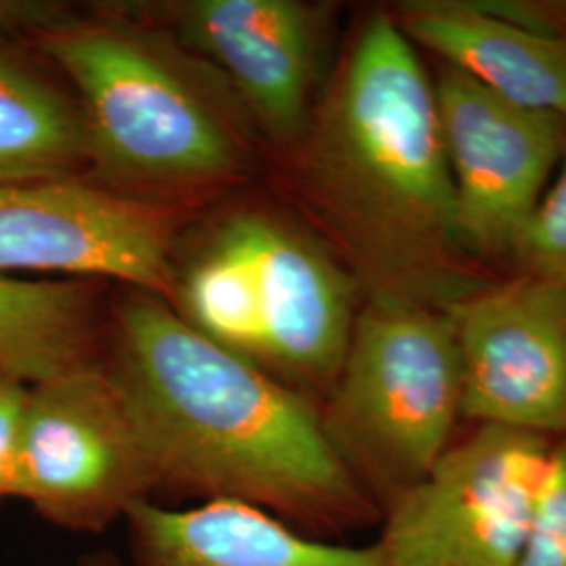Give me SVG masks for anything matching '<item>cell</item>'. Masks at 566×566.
I'll return each mask as SVG.
<instances>
[{"instance_id":"obj_15","label":"cell","mask_w":566,"mask_h":566,"mask_svg":"<svg viewBox=\"0 0 566 566\" xmlns=\"http://www.w3.org/2000/svg\"><path fill=\"white\" fill-rule=\"evenodd\" d=\"M91 364V301L72 280L0 273V369L39 385Z\"/></svg>"},{"instance_id":"obj_19","label":"cell","mask_w":566,"mask_h":566,"mask_svg":"<svg viewBox=\"0 0 566 566\" xmlns=\"http://www.w3.org/2000/svg\"><path fill=\"white\" fill-rule=\"evenodd\" d=\"M30 385L0 369V502L11 497L21 418Z\"/></svg>"},{"instance_id":"obj_9","label":"cell","mask_w":566,"mask_h":566,"mask_svg":"<svg viewBox=\"0 0 566 566\" xmlns=\"http://www.w3.org/2000/svg\"><path fill=\"white\" fill-rule=\"evenodd\" d=\"M250 263L259 346L252 364L313 401L329 395L357 319L359 285L327 248L263 212L223 224Z\"/></svg>"},{"instance_id":"obj_6","label":"cell","mask_w":566,"mask_h":566,"mask_svg":"<svg viewBox=\"0 0 566 566\" xmlns=\"http://www.w3.org/2000/svg\"><path fill=\"white\" fill-rule=\"evenodd\" d=\"M158 486L107 371L88 364L30 385L11 497L70 531H102Z\"/></svg>"},{"instance_id":"obj_11","label":"cell","mask_w":566,"mask_h":566,"mask_svg":"<svg viewBox=\"0 0 566 566\" xmlns=\"http://www.w3.org/2000/svg\"><path fill=\"white\" fill-rule=\"evenodd\" d=\"M182 36L214 63L275 142H301L311 120L324 21L298 0H189Z\"/></svg>"},{"instance_id":"obj_16","label":"cell","mask_w":566,"mask_h":566,"mask_svg":"<svg viewBox=\"0 0 566 566\" xmlns=\"http://www.w3.org/2000/svg\"><path fill=\"white\" fill-rule=\"evenodd\" d=\"M185 306L200 334L254 361L259 346L256 285L240 243L221 227L185 282Z\"/></svg>"},{"instance_id":"obj_10","label":"cell","mask_w":566,"mask_h":566,"mask_svg":"<svg viewBox=\"0 0 566 566\" xmlns=\"http://www.w3.org/2000/svg\"><path fill=\"white\" fill-rule=\"evenodd\" d=\"M172 221L163 208L76 179L0 185V273L116 277L168 292Z\"/></svg>"},{"instance_id":"obj_20","label":"cell","mask_w":566,"mask_h":566,"mask_svg":"<svg viewBox=\"0 0 566 566\" xmlns=\"http://www.w3.org/2000/svg\"><path fill=\"white\" fill-rule=\"evenodd\" d=\"M82 566H122L116 556L112 554H93L88 556Z\"/></svg>"},{"instance_id":"obj_3","label":"cell","mask_w":566,"mask_h":566,"mask_svg":"<svg viewBox=\"0 0 566 566\" xmlns=\"http://www.w3.org/2000/svg\"><path fill=\"white\" fill-rule=\"evenodd\" d=\"M78 93L91 160L145 189L224 181L242 170V133L191 61L142 25L60 21L36 32Z\"/></svg>"},{"instance_id":"obj_4","label":"cell","mask_w":566,"mask_h":566,"mask_svg":"<svg viewBox=\"0 0 566 566\" xmlns=\"http://www.w3.org/2000/svg\"><path fill=\"white\" fill-rule=\"evenodd\" d=\"M319 413L329 446L382 516L424 481L462 418L451 311L365 303Z\"/></svg>"},{"instance_id":"obj_17","label":"cell","mask_w":566,"mask_h":566,"mask_svg":"<svg viewBox=\"0 0 566 566\" xmlns=\"http://www.w3.org/2000/svg\"><path fill=\"white\" fill-rule=\"evenodd\" d=\"M510 261L521 275L566 283V147L558 175L526 219Z\"/></svg>"},{"instance_id":"obj_13","label":"cell","mask_w":566,"mask_h":566,"mask_svg":"<svg viewBox=\"0 0 566 566\" xmlns=\"http://www.w3.org/2000/svg\"><path fill=\"white\" fill-rule=\"evenodd\" d=\"M135 566H382L378 547L329 546L242 502L126 512Z\"/></svg>"},{"instance_id":"obj_5","label":"cell","mask_w":566,"mask_h":566,"mask_svg":"<svg viewBox=\"0 0 566 566\" xmlns=\"http://www.w3.org/2000/svg\"><path fill=\"white\" fill-rule=\"evenodd\" d=\"M556 439L479 424L382 514V566H516Z\"/></svg>"},{"instance_id":"obj_2","label":"cell","mask_w":566,"mask_h":566,"mask_svg":"<svg viewBox=\"0 0 566 566\" xmlns=\"http://www.w3.org/2000/svg\"><path fill=\"white\" fill-rule=\"evenodd\" d=\"M105 371L158 486L261 507L315 535L382 518L329 446L317 405L156 298L122 306Z\"/></svg>"},{"instance_id":"obj_1","label":"cell","mask_w":566,"mask_h":566,"mask_svg":"<svg viewBox=\"0 0 566 566\" xmlns=\"http://www.w3.org/2000/svg\"><path fill=\"white\" fill-rule=\"evenodd\" d=\"M301 143L306 198L367 303L451 311L489 285L458 231L434 84L392 15L365 21Z\"/></svg>"},{"instance_id":"obj_14","label":"cell","mask_w":566,"mask_h":566,"mask_svg":"<svg viewBox=\"0 0 566 566\" xmlns=\"http://www.w3.org/2000/svg\"><path fill=\"white\" fill-rule=\"evenodd\" d=\"M91 163L81 107L0 44V185L65 181Z\"/></svg>"},{"instance_id":"obj_7","label":"cell","mask_w":566,"mask_h":566,"mask_svg":"<svg viewBox=\"0 0 566 566\" xmlns=\"http://www.w3.org/2000/svg\"><path fill=\"white\" fill-rule=\"evenodd\" d=\"M432 84L465 252L479 264L512 259L565 154L566 122L506 102L447 63Z\"/></svg>"},{"instance_id":"obj_12","label":"cell","mask_w":566,"mask_h":566,"mask_svg":"<svg viewBox=\"0 0 566 566\" xmlns=\"http://www.w3.org/2000/svg\"><path fill=\"white\" fill-rule=\"evenodd\" d=\"M409 41L502 99L566 122V39L486 11L479 0H426L397 9Z\"/></svg>"},{"instance_id":"obj_18","label":"cell","mask_w":566,"mask_h":566,"mask_svg":"<svg viewBox=\"0 0 566 566\" xmlns=\"http://www.w3.org/2000/svg\"><path fill=\"white\" fill-rule=\"evenodd\" d=\"M516 566H566V437L556 439Z\"/></svg>"},{"instance_id":"obj_8","label":"cell","mask_w":566,"mask_h":566,"mask_svg":"<svg viewBox=\"0 0 566 566\" xmlns=\"http://www.w3.org/2000/svg\"><path fill=\"white\" fill-rule=\"evenodd\" d=\"M462 418L566 437V283L521 275L451 308Z\"/></svg>"}]
</instances>
